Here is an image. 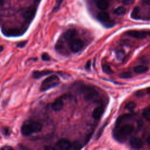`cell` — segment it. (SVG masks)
Wrapping results in <instances>:
<instances>
[{"label": "cell", "mask_w": 150, "mask_h": 150, "mask_svg": "<svg viewBox=\"0 0 150 150\" xmlns=\"http://www.w3.org/2000/svg\"><path fill=\"white\" fill-rule=\"evenodd\" d=\"M42 124L36 121L26 120L21 127V133L24 136H29L33 133H37L42 130Z\"/></svg>", "instance_id": "6da1fadb"}, {"label": "cell", "mask_w": 150, "mask_h": 150, "mask_svg": "<svg viewBox=\"0 0 150 150\" xmlns=\"http://www.w3.org/2000/svg\"><path fill=\"white\" fill-rule=\"evenodd\" d=\"M60 83L59 78L56 75H52L46 78L40 85V91H46L57 86Z\"/></svg>", "instance_id": "7a4b0ae2"}, {"label": "cell", "mask_w": 150, "mask_h": 150, "mask_svg": "<svg viewBox=\"0 0 150 150\" xmlns=\"http://www.w3.org/2000/svg\"><path fill=\"white\" fill-rule=\"evenodd\" d=\"M80 90L86 101H91L98 97V92L93 87L88 85H82Z\"/></svg>", "instance_id": "3957f363"}, {"label": "cell", "mask_w": 150, "mask_h": 150, "mask_svg": "<svg viewBox=\"0 0 150 150\" xmlns=\"http://www.w3.org/2000/svg\"><path fill=\"white\" fill-rule=\"evenodd\" d=\"M133 130L134 127L129 124H126L120 127L115 133L117 139L122 141L123 139L128 137L132 132Z\"/></svg>", "instance_id": "277c9868"}, {"label": "cell", "mask_w": 150, "mask_h": 150, "mask_svg": "<svg viewBox=\"0 0 150 150\" xmlns=\"http://www.w3.org/2000/svg\"><path fill=\"white\" fill-rule=\"evenodd\" d=\"M83 42L79 39H73L69 43L70 49L74 53L79 52L83 47Z\"/></svg>", "instance_id": "5b68a950"}, {"label": "cell", "mask_w": 150, "mask_h": 150, "mask_svg": "<svg viewBox=\"0 0 150 150\" xmlns=\"http://www.w3.org/2000/svg\"><path fill=\"white\" fill-rule=\"evenodd\" d=\"M72 142L66 138H62L59 139L57 144L58 150H71Z\"/></svg>", "instance_id": "8992f818"}, {"label": "cell", "mask_w": 150, "mask_h": 150, "mask_svg": "<svg viewBox=\"0 0 150 150\" xmlns=\"http://www.w3.org/2000/svg\"><path fill=\"white\" fill-rule=\"evenodd\" d=\"M97 18L101 23L105 25L107 27L112 26L113 25V21H111L110 16L107 12H100L97 15Z\"/></svg>", "instance_id": "52a82bcc"}, {"label": "cell", "mask_w": 150, "mask_h": 150, "mask_svg": "<svg viewBox=\"0 0 150 150\" xmlns=\"http://www.w3.org/2000/svg\"><path fill=\"white\" fill-rule=\"evenodd\" d=\"M36 9L34 8H28L24 9L22 12L23 18L28 22H30L35 15Z\"/></svg>", "instance_id": "ba28073f"}, {"label": "cell", "mask_w": 150, "mask_h": 150, "mask_svg": "<svg viewBox=\"0 0 150 150\" xmlns=\"http://www.w3.org/2000/svg\"><path fill=\"white\" fill-rule=\"evenodd\" d=\"M63 97H58L52 104V108L56 111H59L62 110L63 108V101L62 99Z\"/></svg>", "instance_id": "9c48e42d"}, {"label": "cell", "mask_w": 150, "mask_h": 150, "mask_svg": "<svg viewBox=\"0 0 150 150\" xmlns=\"http://www.w3.org/2000/svg\"><path fill=\"white\" fill-rule=\"evenodd\" d=\"M130 145L134 149H139L143 146L144 142L141 138L134 137L130 140Z\"/></svg>", "instance_id": "30bf717a"}, {"label": "cell", "mask_w": 150, "mask_h": 150, "mask_svg": "<svg viewBox=\"0 0 150 150\" xmlns=\"http://www.w3.org/2000/svg\"><path fill=\"white\" fill-rule=\"evenodd\" d=\"M53 73V71L50 70H40V71H34L32 73V77L33 78L35 79H40L43 76H47L48 74H52Z\"/></svg>", "instance_id": "8fae6325"}, {"label": "cell", "mask_w": 150, "mask_h": 150, "mask_svg": "<svg viewBox=\"0 0 150 150\" xmlns=\"http://www.w3.org/2000/svg\"><path fill=\"white\" fill-rule=\"evenodd\" d=\"M127 35L137 39H143L146 36V32L138 30H129L126 32Z\"/></svg>", "instance_id": "7c38bea8"}, {"label": "cell", "mask_w": 150, "mask_h": 150, "mask_svg": "<svg viewBox=\"0 0 150 150\" xmlns=\"http://www.w3.org/2000/svg\"><path fill=\"white\" fill-rule=\"evenodd\" d=\"M76 35V30L74 29L67 30L63 34V39L66 40H71Z\"/></svg>", "instance_id": "4fadbf2b"}, {"label": "cell", "mask_w": 150, "mask_h": 150, "mask_svg": "<svg viewBox=\"0 0 150 150\" xmlns=\"http://www.w3.org/2000/svg\"><path fill=\"white\" fill-rule=\"evenodd\" d=\"M103 112H104V108L102 106L97 107L94 110L92 113V117L95 120H98L101 117Z\"/></svg>", "instance_id": "5bb4252c"}, {"label": "cell", "mask_w": 150, "mask_h": 150, "mask_svg": "<svg viewBox=\"0 0 150 150\" xmlns=\"http://www.w3.org/2000/svg\"><path fill=\"white\" fill-rule=\"evenodd\" d=\"M96 5L100 9L105 10L108 7L109 3L108 0H97Z\"/></svg>", "instance_id": "9a60e30c"}, {"label": "cell", "mask_w": 150, "mask_h": 150, "mask_svg": "<svg viewBox=\"0 0 150 150\" xmlns=\"http://www.w3.org/2000/svg\"><path fill=\"white\" fill-rule=\"evenodd\" d=\"M148 70V67H146V66H144V65L137 66L135 67L134 69V72L136 73H138V74L145 73Z\"/></svg>", "instance_id": "2e32d148"}, {"label": "cell", "mask_w": 150, "mask_h": 150, "mask_svg": "<svg viewBox=\"0 0 150 150\" xmlns=\"http://www.w3.org/2000/svg\"><path fill=\"white\" fill-rule=\"evenodd\" d=\"M21 32L17 29H10L6 30V34L8 36H18L21 35Z\"/></svg>", "instance_id": "e0dca14e"}, {"label": "cell", "mask_w": 150, "mask_h": 150, "mask_svg": "<svg viewBox=\"0 0 150 150\" xmlns=\"http://www.w3.org/2000/svg\"><path fill=\"white\" fill-rule=\"evenodd\" d=\"M82 148V145L80 142L78 141H74L72 142L71 144V150H81Z\"/></svg>", "instance_id": "ac0fdd59"}, {"label": "cell", "mask_w": 150, "mask_h": 150, "mask_svg": "<svg viewBox=\"0 0 150 150\" xmlns=\"http://www.w3.org/2000/svg\"><path fill=\"white\" fill-rule=\"evenodd\" d=\"M114 13L117 15H124L125 13V9L122 6H119L114 10Z\"/></svg>", "instance_id": "d6986e66"}, {"label": "cell", "mask_w": 150, "mask_h": 150, "mask_svg": "<svg viewBox=\"0 0 150 150\" xmlns=\"http://www.w3.org/2000/svg\"><path fill=\"white\" fill-rule=\"evenodd\" d=\"M139 8L138 7H135L131 15V18L134 19H137L138 18H139Z\"/></svg>", "instance_id": "ffe728a7"}, {"label": "cell", "mask_w": 150, "mask_h": 150, "mask_svg": "<svg viewBox=\"0 0 150 150\" xmlns=\"http://www.w3.org/2000/svg\"><path fill=\"white\" fill-rule=\"evenodd\" d=\"M142 115L147 120H150V107H146L145 108L142 112Z\"/></svg>", "instance_id": "44dd1931"}, {"label": "cell", "mask_w": 150, "mask_h": 150, "mask_svg": "<svg viewBox=\"0 0 150 150\" xmlns=\"http://www.w3.org/2000/svg\"><path fill=\"white\" fill-rule=\"evenodd\" d=\"M102 69H103V71L106 74H110L112 71L110 66L107 64H103L102 66Z\"/></svg>", "instance_id": "7402d4cb"}, {"label": "cell", "mask_w": 150, "mask_h": 150, "mask_svg": "<svg viewBox=\"0 0 150 150\" xmlns=\"http://www.w3.org/2000/svg\"><path fill=\"white\" fill-rule=\"evenodd\" d=\"M135 107H136V104L133 101H131L126 104L125 108L129 111H132L135 108Z\"/></svg>", "instance_id": "603a6c76"}, {"label": "cell", "mask_w": 150, "mask_h": 150, "mask_svg": "<svg viewBox=\"0 0 150 150\" xmlns=\"http://www.w3.org/2000/svg\"><path fill=\"white\" fill-rule=\"evenodd\" d=\"M119 76L121 79H129L132 77V75L130 72H124L121 73Z\"/></svg>", "instance_id": "cb8c5ba5"}, {"label": "cell", "mask_w": 150, "mask_h": 150, "mask_svg": "<svg viewBox=\"0 0 150 150\" xmlns=\"http://www.w3.org/2000/svg\"><path fill=\"white\" fill-rule=\"evenodd\" d=\"M117 57L118 60H122L124 57V53L122 50H119L117 52Z\"/></svg>", "instance_id": "d4e9b609"}, {"label": "cell", "mask_w": 150, "mask_h": 150, "mask_svg": "<svg viewBox=\"0 0 150 150\" xmlns=\"http://www.w3.org/2000/svg\"><path fill=\"white\" fill-rule=\"evenodd\" d=\"M2 134L5 135V136H8L10 134V131H9V128L8 127H4L2 129Z\"/></svg>", "instance_id": "484cf974"}, {"label": "cell", "mask_w": 150, "mask_h": 150, "mask_svg": "<svg viewBox=\"0 0 150 150\" xmlns=\"http://www.w3.org/2000/svg\"><path fill=\"white\" fill-rule=\"evenodd\" d=\"M42 59L44 61H49L50 60V57L49 55L46 53H44L42 54Z\"/></svg>", "instance_id": "4316f807"}, {"label": "cell", "mask_w": 150, "mask_h": 150, "mask_svg": "<svg viewBox=\"0 0 150 150\" xmlns=\"http://www.w3.org/2000/svg\"><path fill=\"white\" fill-rule=\"evenodd\" d=\"M0 150H13V149L9 145H4L1 148Z\"/></svg>", "instance_id": "83f0119b"}, {"label": "cell", "mask_w": 150, "mask_h": 150, "mask_svg": "<svg viewBox=\"0 0 150 150\" xmlns=\"http://www.w3.org/2000/svg\"><path fill=\"white\" fill-rule=\"evenodd\" d=\"M27 41H23V42H20V43H18L17 44V47H20V48H22V47H23L25 45H26V44L27 43Z\"/></svg>", "instance_id": "f1b7e54d"}, {"label": "cell", "mask_w": 150, "mask_h": 150, "mask_svg": "<svg viewBox=\"0 0 150 150\" xmlns=\"http://www.w3.org/2000/svg\"><path fill=\"white\" fill-rule=\"evenodd\" d=\"M134 2V0H122V4L124 5H130Z\"/></svg>", "instance_id": "f546056e"}, {"label": "cell", "mask_w": 150, "mask_h": 150, "mask_svg": "<svg viewBox=\"0 0 150 150\" xmlns=\"http://www.w3.org/2000/svg\"><path fill=\"white\" fill-rule=\"evenodd\" d=\"M44 150H56V149H55V148H54L52 146L46 145L44 147Z\"/></svg>", "instance_id": "4dcf8cb0"}, {"label": "cell", "mask_w": 150, "mask_h": 150, "mask_svg": "<svg viewBox=\"0 0 150 150\" xmlns=\"http://www.w3.org/2000/svg\"><path fill=\"white\" fill-rule=\"evenodd\" d=\"M63 1H64V0H59V2L57 3V5H56V7L53 9V11H57V10H58V9H59V6H60V4H61V2H62Z\"/></svg>", "instance_id": "1f68e13d"}, {"label": "cell", "mask_w": 150, "mask_h": 150, "mask_svg": "<svg viewBox=\"0 0 150 150\" xmlns=\"http://www.w3.org/2000/svg\"><path fill=\"white\" fill-rule=\"evenodd\" d=\"M90 66H91V62H90V60H88L86 64V67H85L86 69L89 70L90 69Z\"/></svg>", "instance_id": "d6a6232c"}, {"label": "cell", "mask_w": 150, "mask_h": 150, "mask_svg": "<svg viewBox=\"0 0 150 150\" xmlns=\"http://www.w3.org/2000/svg\"><path fill=\"white\" fill-rule=\"evenodd\" d=\"M144 2L146 4L150 5V0H144Z\"/></svg>", "instance_id": "836d02e7"}, {"label": "cell", "mask_w": 150, "mask_h": 150, "mask_svg": "<svg viewBox=\"0 0 150 150\" xmlns=\"http://www.w3.org/2000/svg\"><path fill=\"white\" fill-rule=\"evenodd\" d=\"M4 3V0H0V6H2Z\"/></svg>", "instance_id": "e575fe53"}, {"label": "cell", "mask_w": 150, "mask_h": 150, "mask_svg": "<svg viewBox=\"0 0 150 150\" xmlns=\"http://www.w3.org/2000/svg\"><path fill=\"white\" fill-rule=\"evenodd\" d=\"M147 142L148 143V144L150 145V137H149L147 139Z\"/></svg>", "instance_id": "d590c367"}, {"label": "cell", "mask_w": 150, "mask_h": 150, "mask_svg": "<svg viewBox=\"0 0 150 150\" xmlns=\"http://www.w3.org/2000/svg\"><path fill=\"white\" fill-rule=\"evenodd\" d=\"M146 92H147V93H148V94H150V87H149V88H147V90H146Z\"/></svg>", "instance_id": "8d00e7d4"}, {"label": "cell", "mask_w": 150, "mask_h": 150, "mask_svg": "<svg viewBox=\"0 0 150 150\" xmlns=\"http://www.w3.org/2000/svg\"><path fill=\"white\" fill-rule=\"evenodd\" d=\"M3 49H4V47H3V46H0V52H2Z\"/></svg>", "instance_id": "74e56055"}, {"label": "cell", "mask_w": 150, "mask_h": 150, "mask_svg": "<svg viewBox=\"0 0 150 150\" xmlns=\"http://www.w3.org/2000/svg\"><path fill=\"white\" fill-rule=\"evenodd\" d=\"M148 33V35H149V36H150V31L148 32V33Z\"/></svg>", "instance_id": "f35d334b"}]
</instances>
